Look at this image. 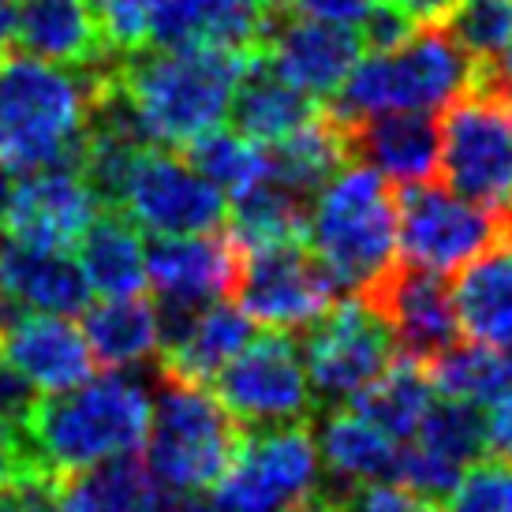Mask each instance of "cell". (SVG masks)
Here are the masks:
<instances>
[{"label":"cell","instance_id":"6da1fadb","mask_svg":"<svg viewBox=\"0 0 512 512\" xmlns=\"http://www.w3.org/2000/svg\"><path fill=\"white\" fill-rule=\"evenodd\" d=\"M113 60L60 68L12 49L0 53V169L8 176L57 165L79 169L101 79Z\"/></svg>","mask_w":512,"mask_h":512},{"label":"cell","instance_id":"7a4b0ae2","mask_svg":"<svg viewBox=\"0 0 512 512\" xmlns=\"http://www.w3.org/2000/svg\"><path fill=\"white\" fill-rule=\"evenodd\" d=\"M255 57L240 49H139L113 60V86L146 146L184 150L221 128L232 90Z\"/></svg>","mask_w":512,"mask_h":512},{"label":"cell","instance_id":"3957f363","mask_svg":"<svg viewBox=\"0 0 512 512\" xmlns=\"http://www.w3.org/2000/svg\"><path fill=\"white\" fill-rule=\"evenodd\" d=\"M150 427V393L128 374L86 378L75 389L45 393L30 412V449L53 479L135 453Z\"/></svg>","mask_w":512,"mask_h":512},{"label":"cell","instance_id":"277c9868","mask_svg":"<svg viewBox=\"0 0 512 512\" xmlns=\"http://www.w3.org/2000/svg\"><path fill=\"white\" fill-rule=\"evenodd\" d=\"M397 191L367 165H341L314 191L307 247L337 285L370 296L397 270Z\"/></svg>","mask_w":512,"mask_h":512},{"label":"cell","instance_id":"5b68a950","mask_svg":"<svg viewBox=\"0 0 512 512\" xmlns=\"http://www.w3.org/2000/svg\"><path fill=\"white\" fill-rule=\"evenodd\" d=\"M475 79L479 64L441 23L415 27L393 49H370V57H359L326 113L333 120H359L370 113H434L468 94Z\"/></svg>","mask_w":512,"mask_h":512},{"label":"cell","instance_id":"8992f818","mask_svg":"<svg viewBox=\"0 0 512 512\" xmlns=\"http://www.w3.org/2000/svg\"><path fill=\"white\" fill-rule=\"evenodd\" d=\"M243 427L206 385L157 374L146 427V468L176 494H206L225 479Z\"/></svg>","mask_w":512,"mask_h":512},{"label":"cell","instance_id":"52a82bcc","mask_svg":"<svg viewBox=\"0 0 512 512\" xmlns=\"http://www.w3.org/2000/svg\"><path fill=\"white\" fill-rule=\"evenodd\" d=\"M438 176L460 199L490 214H512V98L475 79L441 109Z\"/></svg>","mask_w":512,"mask_h":512},{"label":"cell","instance_id":"ba28073f","mask_svg":"<svg viewBox=\"0 0 512 512\" xmlns=\"http://www.w3.org/2000/svg\"><path fill=\"white\" fill-rule=\"evenodd\" d=\"M318 445L311 419L281 427L243 430V441L225 479L217 483V501L228 512H285L314 498L318 486Z\"/></svg>","mask_w":512,"mask_h":512},{"label":"cell","instance_id":"9c48e42d","mask_svg":"<svg viewBox=\"0 0 512 512\" xmlns=\"http://www.w3.org/2000/svg\"><path fill=\"white\" fill-rule=\"evenodd\" d=\"M217 400L243 430L303 423L314 412V389L303 352L285 329L251 337L214 378Z\"/></svg>","mask_w":512,"mask_h":512},{"label":"cell","instance_id":"30bf717a","mask_svg":"<svg viewBox=\"0 0 512 512\" xmlns=\"http://www.w3.org/2000/svg\"><path fill=\"white\" fill-rule=\"evenodd\" d=\"M397 214V247L404 266L438 277H453L509 228V214H490L449 187H438V180L404 187V195H397Z\"/></svg>","mask_w":512,"mask_h":512},{"label":"cell","instance_id":"8fae6325","mask_svg":"<svg viewBox=\"0 0 512 512\" xmlns=\"http://www.w3.org/2000/svg\"><path fill=\"white\" fill-rule=\"evenodd\" d=\"M228 199L202 176L184 154L146 146L135 154L116 210L135 228L161 236L214 232L225 221Z\"/></svg>","mask_w":512,"mask_h":512},{"label":"cell","instance_id":"7c38bea8","mask_svg":"<svg viewBox=\"0 0 512 512\" xmlns=\"http://www.w3.org/2000/svg\"><path fill=\"white\" fill-rule=\"evenodd\" d=\"M232 296L240 311L266 329H303L337 303V281L311 255L307 240L240 251Z\"/></svg>","mask_w":512,"mask_h":512},{"label":"cell","instance_id":"4fadbf2b","mask_svg":"<svg viewBox=\"0 0 512 512\" xmlns=\"http://www.w3.org/2000/svg\"><path fill=\"white\" fill-rule=\"evenodd\" d=\"M299 352H303L314 400L341 404L356 397L363 385H370L393 363L397 341L382 314L367 299L352 296L344 303H333L318 322H311L307 344Z\"/></svg>","mask_w":512,"mask_h":512},{"label":"cell","instance_id":"5bb4252c","mask_svg":"<svg viewBox=\"0 0 512 512\" xmlns=\"http://www.w3.org/2000/svg\"><path fill=\"white\" fill-rule=\"evenodd\" d=\"M363 34L344 23L326 19H296V15H270L258 57L270 64L277 79H285L292 90L307 98L337 94L341 83L363 57Z\"/></svg>","mask_w":512,"mask_h":512},{"label":"cell","instance_id":"9a60e30c","mask_svg":"<svg viewBox=\"0 0 512 512\" xmlns=\"http://www.w3.org/2000/svg\"><path fill=\"white\" fill-rule=\"evenodd\" d=\"M486 456V415L464 400H434L423 423L415 427L412 445L400 449L397 483L423 498H449L456 479Z\"/></svg>","mask_w":512,"mask_h":512},{"label":"cell","instance_id":"2e32d148","mask_svg":"<svg viewBox=\"0 0 512 512\" xmlns=\"http://www.w3.org/2000/svg\"><path fill=\"white\" fill-rule=\"evenodd\" d=\"M101 210L105 206L98 202V195L90 191V184L75 165L38 169L27 172L19 184H12L4 232L19 243L68 251L79 243V236Z\"/></svg>","mask_w":512,"mask_h":512},{"label":"cell","instance_id":"e0dca14e","mask_svg":"<svg viewBox=\"0 0 512 512\" xmlns=\"http://www.w3.org/2000/svg\"><path fill=\"white\" fill-rule=\"evenodd\" d=\"M157 322H161L157 374L176 382H214L228 359L251 341V318L232 303L157 307Z\"/></svg>","mask_w":512,"mask_h":512},{"label":"cell","instance_id":"ac0fdd59","mask_svg":"<svg viewBox=\"0 0 512 512\" xmlns=\"http://www.w3.org/2000/svg\"><path fill=\"white\" fill-rule=\"evenodd\" d=\"M367 299L374 311L385 318V326L393 329V341L404 348V356L430 363L445 348H453L460 337L453 311V292L449 281L438 273L415 270L397 262V270L385 277Z\"/></svg>","mask_w":512,"mask_h":512},{"label":"cell","instance_id":"d6986e66","mask_svg":"<svg viewBox=\"0 0 512 512\" xmlns=\"http://www.w3.org/2000/svg\"><path fill=\"white\" fill-rule=\"evenodd\" d=\"M0 359L19 370L38 393H64L86 382L98 359L86 344L83 329L64 314L12 311L0 326Z\"/></svg>","mask_w":512,"mask_h":512},{"label":"cell","instance_id":"ffe728a7","mask_svg":"<svg viewBox=\"0 0 512 512\" xmlns=\"http://www.w3.org/2000/svg\"><path fill=\"white\" fill-rule=\"evenodd\" d=\"M344 135L348 161L382 172L389 184H434L441 135L430 113H370L359 120H333Z\"/></svg>","mask_w":512,"mask_h":512},{"label":"cell","instance_id":"44dd1931","mask_svg":"<svg viewBox=\"0 0 512 512\" xmlns=\"http://www.w3.org/2000/svg\"><path fill=\"white\" fill-rule=\"evenodd\" d=\"M240 273V247L232 236L195 232L161 236L146 251V285H154L161 303L202 307L228 296Z\"/></svg>","mask_w":512,"mask_h":512},{"label":"cell","instance_id":"7402d4cb","mask_svg":"<svg viewBox=\"0 0 512 512\" xmlns=\"http://www.w3.org/2000/svg\"><path fill=\"white\" fill-rule=\"evenodd\" d=\"M270 15L255 0H150L154 49H240L258 53Z\"/></svg>","mask_w":512,"mask_h":512},{"label":"cell","instance_id":"603a6c76","mask_svg":"<svg viewBox=\"0 0 512 512\" xmlns=\"http://www.w3.org/2000/svg\"><path fill=\"white\" fill-rule=\"evenodd\" d=\"M0 303L8 311L38 314H83L90 303L79 262L68 251L34 247V243L8 240L0 243Z\"/></svg>","mask_w":512,"mask_h":512},{"label":"cell","instance_id":"cb8c5ba5","mask_svg":"<svg viewBox=\"0 0 512 512\" xmlns=\"http://www.w3.org/2000/svg\"><path fill=\"white\" fill-rule=\"evenodd\" d=\"M453 311L456 326L471 344L512 348V225L483 255L456 270Z\"/></svg>","mask_w":512,"mask_h":512},{"label":"cell","instance_id":"d4e9b609","mask_svg":"<svg viewBox=\"0 0 512 512\" xmlns=\"http://www.w3.org/2000/svg\"><path fill=\"white\" fill-rule=\"evenodd\" d=\"M15 45L60 68H98L113 60L90 0H19Z\"/></svg>","mask_w":512,"mask_h":512},{"label":"cell","instance_id":"484cf974","mask_svg":"<svg viewBox=\"0 0 512 512\" xmlns=\"http://www.w3.org/2000/svg\"><path fill=\"white\" fill-rule=\"evenodd\" d=\"M57 490L64 512H180L184 505L135 453L68 475Z\"/></svg>","mask_w":512,"mask_h":512},{"label":"cell","instance_id":"4316f807","mask_svg":"<svg viewBox=\"0 0 512 512\" xmlns=\"http://www.w3.org/2000/svg\"><path fill=\"white\" fill-rule=\"evenodd\" d=\"M314 445H318V464L344 490L397 479V438H389L356 408H333L322 415V423L314 430Z\"/></svg>","mask_w":512,"mask_h":512},{"label":"cell","instance_id":"83f0119b","mask_svg":"<svg viewBox=\"0 0 512 512\" xmlns=\"http://www.w3.org/2000/svg\"><path fill=\"white\" fill-rule=\"evenodd\" d=\"M322 105L307 94H299L285 79L270 72V64L262 57L251 60V68L232 90L228 113H232V131L251 139L258 146H273L299 131Z\"/></svg>","mask_w":512,"mask_h":512},{"label":"cell","instance_id":"f1b7e54d","mask_svg":"<svg viewBox=\"0 0 512 512\" xmlns=\"http://www.w3.org/2000/svg\"><path fill=\"white\" fill-rule=\"evenodd\" d=\"M79 270L90 292H101L105 299L139 296L146 288V251L139 228L120 210H101L79 236Z\"/></svg>","mask_w":512,"mask_h":512},{"label":"cell","instance_id":"f546056e","mask_svg":"<svg viewBox=\"0 0 512 512\" xmlns=\"http://www.w3.org/2000/svg\"><path fill=\"white\" fill-rule=\"evenodd\" d=\"M83 337L101 367H143L146 359H154L161 352L157 307L139 296L101 299L83 311Z\"/></svg>","mask_w":512,"mask_h":512},{"label":"cell","instance_id":"4dcf8cb0","mask_svg":"<svg viewBox=\"0 0 512 512\" xmlns=\"http://www.w3.org/2000/svg\"><path fill=\"white\" fill-rule=\"evenodd\" d=\"M434 400L438 389L430 382L427 363L404 356L393 359L370 385H363L352 397V408L367 415L374 427H382L389 438H412Z\"/></svg>","mask_w":512,"mask_h":512},{"label":"cell","instance_id":"1f68e13d","mask_svg":"<svg viewBox=\"0 0 512 512\" xmlns=\"http://www.w3.org/2000/svg\"><path fill=\"white\" fill-rule=\"evenodd\" d=\"M307 210H311V199H303L281 180L266 176L262 184L243 191L240 199H232L228 236L236 240L240 251L303 240L307 236Z\"/></svg>","mask_w":512,"mask_h":512},{"label":"cell","instance_id":"d6a6232c","mask_svg":"<svg viewBox=\"0 0 512 512\" xmlns=\"http://www.w3.org/2000/svg\"><path fill=\"white\" fill-rule=\"evenodd\" d=\"M430 382L441 397L464 404H498L512 397V348L486 344H453L427 363Z\"/></svg>","mask_w":512,"mask_h":512},{"label":"cell","instance_id":"836d02e7","mask_svg":"<svg viewBox=\"0 0 512 512\" xmlns=\"http://www.w3.org/2000/svg\"><path fill=\"white\" fill-rule=\"evenodd\" d=\"M180 154L195 165V169L210 180V184L225 195V199H240L243 191H251L270 176V150L266 146L243 139L236 131H206L195 143H187Z\"/></svg>","mask_w":512,"mask_h":512},{"label":"cell","instance_id":"e575fe53","mask_svg":"<svg viewBox=\"0 0 512 512\" xmlns=\"http://www.w3.org/2000/svg\"><path fill=\"white\" fill-rule=\"evenodd\" d=\"M441 27L479 68H486L512 42V0H456Z\"/></svg>","mask_w":512,"mask_h":512},{"label":"cell","instance_id":"d590c367","mask_svg":"<svg viewBox=\"0 0 512 512\" xmlns=\"http://www.w3.org/2000/svg\"><path fill=\"white\" fill-rule=\"evenodd\" d=\"M449 512H512V460L483 456L449 490Z\"/></svg>","mask_w":512,"mask_h":512},{"label":"cell","instance_id":"8d00e7d4","mask_svg":"<svg viewBox=\"0 0 512 512\" xmlns=\"http://www.w3.org/2000/svg\"><path fill=\"white\" fill-rule=\"evenodd\" d=\"M90 8L113 57H131L150 45V0H90Z\"/></svg>","mask_w":512,"mask_h":512},{"label":"cell","instance_id":"74e56055","mask_svg":"<svg viewBox=\"0 0 512 512\" xmlns=\"http://www.w3.org/2000/svg\"><path fill=\"white\" fill-rule=\"evenodd\" d=\"M341 501L348 512H441L434 498H423V494H415L400 483L352 486Z\"/></svg>","mask_w":512,"mask_h":512},{"label":"cell","instance_id":"f35d334b","mask_svg":"<svg viewBox=\"0 0 512 512\" xmlns=\"http://www.w3.org/2000/svg\"><path fill=\"white\" fill-rule=\"evenodd\" d=\"M30 475H49V471L38 464V456H34L23 430L0 423V494L8 486L30 479Z\"/></svg>","mask_w":512,"mask_h":512},{"label":"cell","instance_id":"ab89813d","mask_svg":"<svg viewBox=\"0 0 512 512\" xmlns=\"http://www.w3.org/2000/svg\"><path fill=\"white\" fill-rule=\"evenodd\" d=\"M38 397H42V393H38L19 370H12L0 359V423L23 430L30 412H34V404H38Z\"/></svg>","mask_w":512,"mask_h":512},{"label":"cell","instance_id":"60d3db41","mask_svg":"<svg viewBox=\"0 0 512 512\" xmlns=\"http://www.w3.org/2000/svg\"><path fill=\"white\" fill-rule=\"evenodd\" d=\"M299 12L307 19H326V23H344V27H356L370 15V8L378 0H292Z\"/></svg>","mask_w":512,"mask_h":512},{"label":"cell","instance_id":"b9f144b4","mask_svg":"<svg viewBox=\"0 0 512 512\" xmlns=\"http://www.w3.org/2000/svg\"><path fill=\"white\" fill-rule=\"evenodd\" d=\"M486 456L512 460V397L490 404V415H486Z\"/></svg>","mask_w":512,"mask_h":512},{"label":"cell","instance_id":"7bdbcfd3","mask_svg":"<svg viewBox=\"0 0 512 512\" xmlns=\"http://www.w3.org/2000/svg\"><path fill=\"white\" fill-rule=\"evenodd\" d=\"M385 4H393L415 27H434V23H445V15L453 12L456 0H385Z\"/></svg>","mask_w":512,"mask_h":512},{"label":"cell","instance_id":"ee69618b","mask_svg":"<svg viewBox=\"0 0 512 512\" xmlns=\"http://www.w3.org/2000/svg\"><path fill=\"white\" fill-rule=\"evenodd\" d=\"M479 83L505 94V98H512V42L501 49V57L494 60V64L479 68Z\"/></svg>","mask_w":512,"mask_h":512},{"label":"cell","instance_id":"f6af8a7d","mask_svg":"<svg viewBox=\"0 0 512 512\" xmlns=\"http://www.w3.org/2000/svg\"><path fill=\"white\" fill-rule=\"evenodd\" d=\"M15 15H19V0H0V53H8L15 45Z\"/></svg>","mask_w":512,"mask_h":512},{"label":"cell","instance_id":"bcb514c9","mask_svg":"<svg viewBox=\"0 0 512 512\" xmlns=\"http://www.w3.org/2000/svg\"><path fill=\"white\" fill-rule=\"evenodd\" d=\"M292 512H348V509H344L341 498H333V494H326V490H318L314 498H307L303 505H296Z\"/></svg>","mask_w":512,"mask_h":512},{"label":"cell","instance_id":"7dc6e473","mask_svg":"<svg viewBox=\"0 0 512 512\" xmlns=\"http://www.w3.org/2000/svg\"><path fill=\"white\" fill-rule=\"evenodd\" d=\"M180 512H228L217 498H206V494H191V498L180 505Z\"/></svg>","mask_w":512,"mask_h":512},{"label":"cell","instance_id":"c3c4849f","mask_svg":"<svg viewBox=\"0 0 512 512\" xmlns=\"http://www.w3.org/2000/svg\"><path fill=\"white\" fill-rule=\"evenodd\" d=\"M255 4L266 15H281V12H288V4H292V0H255Z\"/></svg>","mask_w":512,"mask_h":512},{"label":"cell","instance_id":"681fc988","mask_svg":"<svg viewBox=\"0 0 512 512\" xmlns=\"http://www.w3.org/2000/svg\"><path fill=\"white\" fill-rule=\"evenodd\" d=\"M4 314H8V307H4V303H0V326H4Z\"/></svg>","mask_w":512,"mask_h":512},{"label":"cell","instance_id":"f907efd6","mask_svg":"<svg viewBox=\"0 0 512 512\" xmlns=\"http://www.w3.org/2000/svg\"><path fill=\"white\" fill-rule=\"evenodd\" d=\"M509 225H512V214H509Z\"/></svg>","mask_w":512,"mask_h":512}]
</instances>
